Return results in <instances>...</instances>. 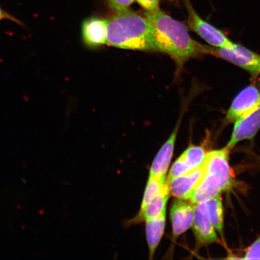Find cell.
<instances>
[{
    "label": "cell",
    "instance_id": "1",
    "mask_svg": "<svg viewBox=\"0 0 260 260\" xmlns=\"http://www.w3.org/2000/svg\"><path fill=\"white\" fill-rule=\"evenodd\" d=\"M145 16L153 27L157 51L167 54L176 63L180 72L191 58L204 53V45L198 43L188 34L187 26L161 11H146Z\"/></svg>",
    "mask_w": 260,
    "mask_h": 260
},
{
    "label": "cell",
    "instance_id": "2",
    "mask_svg": "<svg viewBox=\"0 0 260 260\" xmlns=\"http://www.w3.org/2000/svg\"><path fill=\"white\" fill-rule=\"evenodd\" d=\"M107 44L125 50L157 51L151 22L129 9L116 12L107 21Z\"/></svg>",
    "mask_w": 260,
    "mask_h": 260
},
{
    "label": "cell",
    "instance_id": "3",
    "mask_svg": "<svg viewBox=\"0 0 260 260\" xmlns=\"http://www.w3.org/2000/svg\"><path fill=\"white\" fill-rule=\"evenodd\" d=\"M204 53L222 58L242 68L252 76L260 75V55L238 44L228 48H216L204 45Z\"/></svg>",
    "mask_w": 260,
    "mask_h": 260
},
{
    "label": "cell",
    "instance_id": "4",
    "mask_svg": "<svg viewBox=\"0 0 260 260\" xmlns=\"http://www.w3.org/2000/svg\"><path fill=\"white\" fill-rule=\"evenodd\" d=\"M187 13V27L200 36L210 46L216 48H228L234 44L219 29L203 19L198 14L190 0H183Z\"/></svg>",
    "mask_w": 260,
    "mask_h": 260
},
{
    "label": "cell",
    "instance_id": "5",
    "mask_svg": "<svg viewBox=\"0 0 260 260\" xmlns=\"http://www.w3.org/2000/svg\"><path fill=\"white\" fill-rule=\"evenodd\" d=\"M260 105V85L250 84L234 99L226 115V122H235Z\"/></svg>",
    "mask_w": 260,
    "mask_h": 260
},
{
    "label": "cell",
    "instance_id": "6",
    "mask_svg": "<svg viewBox=\"0 0 260 260\" xmlns=\"http://www.w3.org/2000/svg\"><path fill=\"white\" fill-rule=\"evenodd\" d=\"M230 149L226 147L207 152L205 160L206 171L222 181L225 190L232 186L233 179L229 164Z\"/></svg>",
    "mask_w": 260,
    "mask_h": 260
},
{
    "label": "cell",
    "instance_id": "7",
    "mask_svg": "<svg viewBox=\"0 0 260 260\" xmlns=\"http://www.w3.org/2000/svg\"><path fill=\"white\" fill-rule=\"evenodd\" d=\"M260 129V105L235 122L232 137L226 146L232 149L240 142L255 137Z\"/></svg>",
    "mask_w": 260,
    "mask_h": 260
},
{
    "label": "cell",
    "instance_id": "8",
    "mask_svg": "<svg viewBox=\"0 0 260 260\" xmlns=\"http://www.w3.org/2000/svg\"><path fill=\"white\" fill-rule=\"evenodd\" d=\"M205 164V162H204ZM181 176L167 180L170 193L178 200H188L205 174V164Z\"/></svg>",
    "mask_w": 260,
    "mask_h": 260
},
{
    "label": "cell",
    "instance_id": "9",
    "mask_svg": "<svg viewBox=\"0 0 260 260\" xmlns=\"http://www.w3.org/2000/svg\"><path fill=\"white\" fill-rule=\"evenodd\" d=\"M195 206L186 200L177 199L172 204L170 217L172 233L175 237L183 235L192 226Z\"/></svg>",
    "mask_w": 260,
    "mask_h": 260
},
{
    "label": "cell",
    "instance_id": "10",
    "mask_svg": "<svg viewBox=\"0 0 260 260\" xmlns=\"http://www.w3.org/2000/svg\"><path fill=\"white\" fill-rule=\"evenodd\" d=\"M172 132L170 137L161 146L160 150L156 155L149 170V177H166L173 157L175 142L180 128L182 115Z\"/></svg>",
    "mask_w": 260,
    "mask_h": 260
},
{
    "label": "cell",
    "instance_id": "11",
    "mask_svg": "<svg viewBox=\"0 0 260 260\" xmlns=\"http://www.w3.org/2000/svg\"><path fill=\"white\" fill-rule=\"evenodd\" d=\"M225 191L222 181L213 174L206 171L200 183L191 193L187 201L194 205L205 202Z\"/></svg>",
    "mask_w": 260,
    "mask_h": 260
},
{
    "label": "cell",
    "instance_id": "12",
    "mask_svg": "<svg viewBox=\"0 0 260 260\" xmlns=\"http://www.w3.org/2000/svg\"><path fill=\"white\" fill-rule=\"evenodd\" d=\"M107 21L96 17L87 18L82 24L84 43L90 47L107 44Z\"/></svg>",
    "mask_w": 260,
    "mask_h": 260
},
{
    "label": "cell",
    "instance_id": "13",
    "mask_svg": "<svg viewBox=\"0 0 260 260\" xmlns=\"http://www.w3.org/2000/svg\"><path fill=\"white\" fill-rule=\"evenodd\" d=\"M169 186L162 192L155 197L144 209L139 210L134 218L130 220L129 223L136 224L146 220L154 219L167 212V205L170 197Z\"/></svg>",
    "mask_w": 260,
    "mask_h": 260
},
{
    "label": "cell",
    "instance_id": "14",
    "mask_svg": "<svg viewBox=\"0 0 260 260\" xmlns=\"http://www.w3.org/2000/svg\"><path fill=\"white\" fill-rule=\"evenodd\" d=\"M195 207L206 215L213 224L214 229L219 233L223 229V209L221 194L195 205Z\"/></svg>",
    "mask_w": 260,
    "mask_h": 260
},
{
    "label": "cell",
    "instance_id": "15",
    "mask_svg": "<svg viewBox=\"0 0 260 260\" xmlns=\"http://www.w3.org/2000/svg\"><path fill=\"white\" fill-rule=\"evenodd\" d=\"M167 212L157 218L145 221L146 241L149 248V258L152 259L165 233Z\"/></svg>",
    "mask_w": 260,
    "mask_h": 260
},
{
    "label": "cell",
    "instance_id": "16",
    "mask_svg": "<svg viewBox=\"0 0 260 260\" xmlns=\"http://www.w3.org/2000/svg\"><path fill=\"white\" fill-rule=\"evenodd\" d=\"M192 227L198 242L206 245L217 242L218 238L213 224L209 219L196 207Z\"/></svg>",
    "mask_w": 260,
    "mask_h": 260
},
{
    "label": "cell",
    "instance_id": "17",
    "mask_svg": "<svg viewBox=\"0 0 260 260\" xmlns=\"http://www.w3.org/2000/svg\"><path fill=\"white\" fill-rule=\"evenodd\" d=\"M168 187L166 177H149L140 210L144 209L154 198Z\"/></svg>",
    "mask_w": 260,
    "mask_h": 260
},
{
    "label": "cell",
    "instance_id": "18",
    "mask_svg": "<svg viewBox=\"0 0 260 260\" xmlns=\"http://www.w3.org/2000/svg\"><path fill=\"white\" fill-rule=\"evenodd\" d=\"M207 152L201 146H190L180 157L190 170H195L203 165L206 160Z\"/></svg>",
    "mask_w": 260,
    "mask_h": 260
},
{
    "label": "cell",
    "instance_id": "19",
    "mask_svg": "<svg viewBox=\"0 0 260 260\" xmlns=\"http://www.w3.org/2000/svg\"><path fill=\"white\" fill-rule=\"evenodd\" d=\"M192 170L188 167L186 162L184 161L183 158L181 157H179L176 161H175L173 165L171 168L170 172H169L168 178L167 180H172L175 178H177L187 172Z\"/></svg>",
    "mask_w": 260,
    "mask_h": 260
},
{
    "label": "cell",
    "instance_id": "20",
    "mask_svg": "<svg viewBox=\"0 0 260 260\" xmlns=\"http://www.w3.org/2000/svg\"><path fill=\"white\" fill-rule=\"evenodd\" d=\"M242 259H260V236L247 250L245 255Z\"/></svg>",
    "mask_w": 260,
    "mask_h": 260
},
{
    "label": "cell",
    "instance_id": "21",
    "mask_svg": "<svg viewBox=\"0 0 260 260\" xmlns=\"http://www.w3.org/2000/svg\"><path fill=\"white\" fill-rule=\"evenodd\" d=\"M135 0H108L110 8L116 12L125 11L128 9Z\"/></svg>",
    "mask_w": 260,
    "mask_h": 260
},
{
    "label": "cell",
    "instance_id": "22",
    "mask_svg": "<svg viewBox=\"0 0 260 260\" xmlns=\"http://www.w3.org/2000/svg\"><path fill=\"white\" fill-rule=\"evenodd\" d=\"M146 11L153 12L160 9V0H136Z\"/></svg>",
    "mask_w": 260,
    "mask_h": 260
},
{
    "label": "cell",
    "instance_id": "23",
    "mask_svg": "<svg viewBox=\"0 0 260 260\" xmlns=\"http://www.w3.org/2000/svg\"><path fill=\"white\" fill-rule=\"evenodd\" d=\"M0 20H9L14 22L19 25L24 26L20 20H19L18 19L16 18L14 16L9 14L7 12L3 11L1 8H0Z\"/></svg>",
    "mask_w": 260,
    "mask_h": 260
}]
</instances>
